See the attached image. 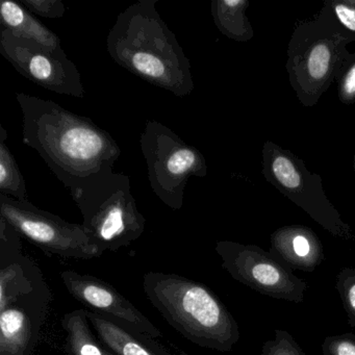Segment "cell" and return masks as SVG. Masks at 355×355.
<instances>
[{
    "instance_id": "8fae6325",
    "label": "cell",
    "mask_w": 355,
    "mask_h": 355,
    "mask_svg": "<svg viewBox=\"0 0 355 355\" xmlns=\"http://www.w3.org/2000/svg\"><path fill=\"white\" fill-rule=\"evenodd\" d=\"M61 280L66 290L90 311L103 313L153 338H161V330L117 288L101 278L65 270Z\"/></svg>"
},
{
    "instance_id": "4316f807",
    "label": "cell",
    "mask_w": 355,
    "mask_h": 355,
    "mask_svg": "<svg viewBox=\"0 0 355 355\" xmlns=\"http://www.w3.org/2000/svg\"><path fill=\"white\" fill-rule=\"evenodd\" d=\"M261 355H263V354H261Z\"/></svg>"
},
{
    "instance_id": "52a82bcc",
    "label": "cell",
    "mask_w": 355,
    "mask_h": 355,
    "mask_svg": "<svg viewBox=\"0 0 355 355\" xmlns=\"http://www.w3.org/2000/svg\"><path fill=\"white\" fill-rule=\"evenodd\" d=\"M261 173L278 192L303 209L330 234L354 242L352 228L342 219L326 196L321 176L309 171L302 159L267 141L261 150Z\"/></svg>"
},
{
    "instance_id": "e0dca14e",
    "label": "cell",
    "mask_w": 355,
    "mask_h": 355,
    "mask_svg": "<svg viewBox=\"0 0 355 355\" xmlns=\"http://www.w3.org/2000/svg\"><path fill=\"white\" fill-rule=\"evenodd\" d=\"M31 340V321L20 307L0 311V355H24Z\"/></svg>"
},
{
    "instance_id": "8992f818",
    "label": "cell",
    "mask_w": 355,
    "mask_h": 355,
    "mask_svg": "<svg viewBox=\"0 0 355 355\" xmlns=\"http://www.w3.org/2000/svg\"><path fill=\"white\" fill-rule=\"evenodd\" d=\"M140 144L153 192L173 211L182 209L189 180L207 175L205 155L155 120L146 122Z\"/></svg>"
},
{
    "instance_id": "7402d4cb",
    "label": "cell",
    "mask_w": 355,
    "mask_h": 355,
    "mask_svg": "<svg viewBox=\"0 0 355 355\" xmlns=\"http://www.w3.org/2000/svg\"><path fill=\"white\" fill-rule=\"evenodd\" d=\"M336 83L338 101L346 105L355 103V53L347 55Z\"/></svg>"
},
{
    "instance_id": "d4e9b609",
    "label": "cell",
    "mask_w": 355,
    "mask_h": 355,
    "mask_svg": "<svg viewBox=\"0 0 355 355\" xmlns=\"http://www.w3.org/2000/svg\"><path fill=\"white\" fill-rule=\"evenodd\" d=\"M321 349L323 355H355V334L327 336Z\"/></svg>"
},
{
    "instance_id": "6da1fadb",
    "label": "cell",
    "mask_w": 355,
    "mask_h": 355,
    "mask_svg": "<svg viewBox=\"0 0 355 355\" xmlns=\"http://www.w3.org/2000/svg\"><path fill=\"white\" fill-rule=\"evenodd\" d=\"M16 101L22 112V141L66 188L113 170L121 148L92 120L26 93H17Z\"/></svg>"
},
{
    "instance_id": "5bb4252c",
    "label": "cell",
    "mask_w": 355,
    "mask_h": 355,
    "mask_svg": "<svg viewBox=\"0 0 355 355\" xmlns=\"http://www.w3.org/2000/svg\"><path fill=\"white\" fill-rule=\"evenodd\" d=\"M1 28L22 40L28 41L55 53H65L62 49L61 39L39 21L21 3L3 0L0 5Z\"/></svg>"
},
{
    "instance_id": "7c38bea8",
    "label": "cell",
    "mask_w": 355,
    "mask_h": 355,
    "mask_svg": "<svg viewBox=\"0 0 355 355\" xmlns=\"http://www.w3.org/2000/svg\"><path fill=\"white\" fill-rule=\"evenodd\" d=\"M269 252L291 271L313 272L325 257L319 236L303 225H286L276 230L270 238Z\"/></svg>"
},
{
    "instance_id": "9a60e30c",
    "label": "cell",
    "mask_w": 355,
    "mask_h": 355,
    "mask_svg": "<svg viewBox=\"0 0 355 355\" xmlns=\"http://www.w3.org/2000/svg\"><path fill=\"white\" fill-rule=\"evenodd\" d=\"M61 325L65 332V348L68 355H118L94 334L87 309L66 313L62 318Z\"/></svg>"
},
{
    "instance_id": "ac0fdd59",
    "label": "cell",
    "mask_w": 355,
    "mask_h": 355,
    "mask_svg": "<svg viewBox=\"0 0 355 355\" xmlns=\"http://www.w3.org/2000/svg\"><path fill=\"white\" fill-rule=\"evenodd\" d=\"M8 132L0 125V194L16 200H28L26 180L7 145Z\"/></svg>"
},
{
    "instance_id": "3957f363",
    "label": "cell",
    "mask_w": 355,
    "mask_h": 355,
    "mask_svg": "<svg viewBox=\"0 0 355 355\" xmlns=\"http://www.w3.org/2000/svg\"><path fill=\"white\" fill-rule=\"evenodd\" d=\"M142 286L166 322L197 346L230 352L240 340L234 315L205 284L178 274L149 271Z\"/></svg>"
},
{
    "instance_id": "d6986e66",
    "label": "cell",
    "mask_w": 355,
    "mask_h": 355,
    "mask_svg": "<svg viewBox=\"0 0 355 355\" xmlns=\"http://www.w3.org/2000/svg\"><path fill=\"white\" fill-rule=\"evenodd\" d=\"M319 15L327 20L348 44L355 42V0H326Z\"/></svg>"
},
{
    "instance_id": "9c48e42d",
    "label": "cell",
    "mask_w": 355,
    "mask_h": 355,
    "mask_svg": "<svg viewBox=\"0 0 355 355\" xmlns=\"http://www.w3.org/2000/svg\"><path fill=\"white\" fill-rule=\"evenodd\" d=\"M216 252L222 268L236 282L259 294L293 303H302L307 284L257 245L219 241Z\"/></svg>"
},
{
    "instance_id": "484cf974",
    "label": "cell",
    "mask_w": 355,
    "mask_h": 355,
    "mask_svg": "<svg viewBox=\"0 0 355 355\" xmlns=\"http://www.w3.org/2000/svg\"><path fill=\"white\" fill-rule=\"evenodd\" d=\"M353 170H354V178H355V151H354V155H353ZM354 184H355V178H354Z\"/></svg>"
},
{
    "instance_id": "44dd1931",
    "label": "cell",
    "mask_w": 355,
    "mask_h": 355,
    "mask_svg": "<svg viewBox=\"0 0 355 355\" xmlns=\"http://www.w3.org/2000/svg\"><path fill=\"white\" fill-rule=\"evenodd\" d=\"M336 288L342 300L343 307L351 328L355 329V269L346 267L338 272Z\"/></svg>"
},
{
    "instance_id": "30bf717a",
    "label": "cell",
    "mask_w": 355,
    "mask_h": 355,
    "mask_svg": "<svg viewBox=\"0 0 355 355\" xmlns=\"http://www.w3.org/2000/svg\"><path fill=\"white\" fill-rule=\"evenodd\" d=\"M0 53L16 71L58 94L84 98L82 76L66 53H55L0 28Z\"/></svg>"
},
{
    "instance_id": "5b68a950",
    "label": "cell",
    "mask_w": 355,
    "mask_h": 355,
    "mask_svg": "<svg viewBox=\"0 0 355 355\" xmlns=\"http://www.w3.org/2000/svg\"><path fill=\"white\" fill-rule=\"evenodd\" d=\"M347 45L334 26L320 15L295 26L286 51V69L291 87L303 107H315L336 82L350 53Z\"/></svg>"
},
{
    "instance_id": "4fadbf2b",
    "label": "cell",
    "mask_w": 355,
    "mask_h": 355,
    "mask_svg": "<svg viewBox=\"0 0 355 355\" xmlns=\"http://www.w3.org/2000/svg\"><path fill=\"white\" fill-rule=\"evenodd\" d=\"M95 334L118 355H173L155 340L121 322L87 309Z\"/></svg>"
},
{
    "instance_id": "ba28073f",
    "label": "cell",
    "mask_w": 355,
    "mask_h": 355,
    "mask_svg": "<svg viewBox=\"0 0 355 355\" xmlns=\"http://www.w3.org/2000/svg\"><path fill=\"white\" fill-rule=\"evenodd\" d=\"M0 217L49 255L91 259L103 254L83 224L70 223L28 200L0 194Z\"/></svg>"
},
{
    "instance_id": "7a4b0ae2",
    "label": "cell",
    "mask_w": 355,
    "mask_h": 355,
    "mask_svg": "<svg viewBox=\"0 0 355 355\" xmlns=\"http://www.w3.org/2000/svg\"><path fill=\"white\" fill-rule=\"evenodd\" d=\"M157 5V0H138L120 13L107 35V53L144 82L188 96L195 89L190 61Z\"/></svg>"
},
{
    "instance_id": "2e32d148",
    "label": "cell",
    "mask_w": 355,
    "mask_h": 355,
    "mask_svg": "<svg viewBox=\"0 0 355 355\" xmlns=\"http://www.w3.org/2000/svg\"><path fill=\"white\" fill-rule=\"evenodd\" d=\"M248 0H213L211 16L216 28L236 42H247L254 37V31L246 15Z\"/></svg>"
},
{
    "instance_id": "ffe728a7",
    "label": "cell",
    "mask_w": 355,
    "mask_h": 355,
    "mask_svg": "<svg viewBox=\"0 0 355 355\" xmlns=\"http://www.w3.org/2000/svg\"><path fill=\"white\" fill-rule=\"evenodd\" d=\"M30 282L24 276V269L18 263H11L0 270V311L11 306L20 295L32 292Z\"/></svg>"
},
{
    "instance_id": "603a6c76",
    "label": "cell",
    "mask_w": 355,
    "mask_h": 355,
    "mask_svg": "<svg viewBox=\"0 0 355 355\" xmlns=\"http://www.w3.org/2000/svg\"><path fill=\"white\" fill-rule=\"evenodd\" d=\"M263 355H306L297 344L292 336L286 330L276 329L273 340L263 343Z\"/></svg>"
},
{
    "instance_id": "277c9868",
    "label": "cell",
    "mask_w": 355,
    "mask_h": 355,
    "mask_svg": "<svg viewBox=\"0 0 355 355\" xmlns=\"http://www.w3.org/2000/svg\"><path fill=\"white\" fill-rule=\"evenodd\" d=\"M69 191L82 213L83 225L101 252H116L144 234L146 220L139 211L126 174L103 172Z\"/></svg>"
},
{
    "instance_id": "cb8c5ba5",
    "label": "cell",
    "mask_w": 355,
    "mask_h": 355,
    "mask_svg": "<svg viewBox=\"0 0 355 355\" xmlns=\"http://www.w3.org/2000/svg\"><path fill=\"white\" fill-rule=\"evenodd\" d=\"M20 3L35 16L60 19L66 13V7L61 0H21Z\"/></svg>"
}]
</instances>
